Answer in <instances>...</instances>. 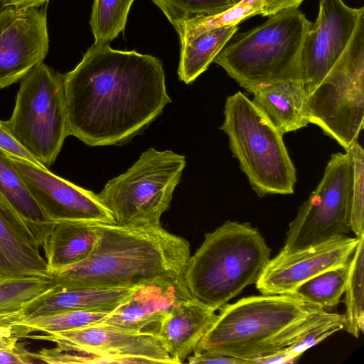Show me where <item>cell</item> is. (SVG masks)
<instances>
[{
  "instance_id": "30",
  "label": "cell",
  "mask_w": 364,
  "mask_h": 364,
  "mask_svg": "<svg viewBox=\"0 0 364 364\" xmlns=\"http://www.w3.org/2000/svg\"><path fill=\"white\" fill-rule=\"evenodd\" d=\"M175 28L197 16L211 15L227 10L230 0H152Z\"/></svg>"
},
{
  "instance_id": "27",
  "label": "cell",
  "mask_w": 364,
  "mask_h": 364,
  "mask_svg": "<svg viewBox=\"0 0 364 364\" xmlns=\"http://www.w3.org/2000/svg\"><path fill=\"white\" fill-rule=\"evenodd\" d=\"M134 0H94L90 24L95 44H109L124 31Z\"/></svg>"
},
{
  "instance_id": "5",
  "label": "cell",
  "mask_w": 364,
  "mask_h": 364,
  "mask_svg": "<svg viewBox=\"0 0 364 364\" xmlns=\"http://www.w3.org/2000/svg\"><path fill=\"white\" fill-rule=\"evenodd\" d=\"M311 23L298 9L282 11L235 33L213 62L251 93L264 84L302 80L301 50Z\"/></svg>"
},
{
  "instance_id": "35",
  "label": "cell",
  "mask_w": 364,
  "mask_h": 364,
  "mask_svg": "<svg viewBox=\"0 0 364 364\" xmlns=\"http://www.w3.org/2000/svg\"><path fill=\"white\" fill-rule=\"evenodd\" d=\"M187 359L190 364H250L246 360L208 350L193 352Z\"/></svg>"
},
{
  "instance_id": "9",
  "label": "cell",
  "mask_w": 364,
  "mask_h": 364,
  "mask_svg": "<svg viewBox=\"0 0 364 364\" xmlns=\"http://www.w3.org/2000/svg\"><path fill=\"white\" fill-rule=\"evenodd\" d=\"M7 124L17 140L47 168L69 136L64 74L43 62L20 80Z\"/></svg>"
},
{
  "instance_id": "2",
  "label": "cell",
  "mask_w": 364,
  "mask_h": 364,
  "mask_svg": "<svg viewBox=\"0 0 364 364\" xmlns=\"http://www.w3.org/2000/svg\"><path fill=\"white\" fill-rule=\"evenodd\" d=\"M97 240L86 260L53 277L58 288L134 287L167 272H183L189 242L161 225L127 226L95 223Z\"/></svg>"
},
{
  "instance_id": "28",
  "label": "cell",
  "mask_w": 364,
  "mask_h": 364,
  "mask_svg": "<svg viewBox=\"0 0 364 364\" xmlns=\"http://www.w3.org/2000/svg\"><path fill=\"white\" fill-rule=\"evenodd\" d=\"M55 286L53 277H11L0 280V314L21 310Z\"/></svg>"
},
{
  "instance_id": "10",
  "label": "cell",
  "mask_w": 364,
  "mask_h": 364,
  "mask_svg": "<svg viewBox=\"0 0 364 364\" xmlns=\"http://www.w3.org/2000/svg\"><path fill=\"white\" fill-rule=\"evenodd\" d=\"M353 178L350 151L332 154L320 183L290 223L281 252L318 245L351 232Z\"/></svg>"
},
{
  "instance_id": "29",
  "label": "cell",
  "mask_w": 364,
  "mask_h": 364,
  "mask_svg": "<svg viewBox=\"0 0 364 364\" xmlns=\"http://www.w3.org/2000/svg\"><path fill=\"white\" fill-rule=\"evenodd\" d=\"M112 312L110 311H75L21 319L19 322L24 326L28 337L29 335L36 332L49 334L96 324L107 318Z\"/></svg>"
},
{
  "instance_id": "3",
  "label": "cell",
  "mask_w": 364,
  "mask_h": 364,
  "mask_svg": "<svg viewBox=\"0 0 364 364\" xmlns=\"http://www.w3.org/2000/svg\"><path fill=\"white\" fill-rule=\"evenodd\" d=\"M219 310L193 352H216L250 364L288 347L332 314L288 293L244 297Z\"/></svg>"
},
{
  "instance_id": "39",
  "label": "cell",
  "mask_w": 364,
  "mask_h": 364,
  "mask_svg": "<svg viewBox=\"0 0 364 364\" xmlns=\"http://www.w3.org/2000/svg\"><path fill=\"white\" fill-rule=\"evenodd\" d=\"M49 0H0L3 8H38L47 4Z\"/></svg>"
},
{
  "instance_id": "7",
  "label": "cell",
  "mask_w": 364,
  "mask_h": 364,
  "mask_svg": "<svg viewBox=\"0 0 364 364\" xmlns=\"http://www.w3.org/2000/svg\"><path fill=\"white\" fill-rule=\"evenodd\" d=\"M186 164L183 155L149 148L97 195L118 225H161Z\"/></svg>"
},
{
  "instance_id": "26",
  "label": "cell",
  "mask_w": 364,
  "mask_h": 364,
  "mask_svg": "<svg viewBox=\"0 0 364 364\" xmlns=\"http://www.w3.org/2000/svg\"><path fill=\"white\" fill-rule=\"evenodd\" d=\"M263 4L264 0H242L224 11L184 21L175 29L182 43L211 29L239 24L250 17L261 15Z\"/></svg>"
},
{
  "instance_id": "11",
  "label": "cell",
  "mask_w": 364,
  "mask_h": 364,
  "mask_svg": "<svg viewBox=\"0 0 364 364\" xmlns=\"http://www.w3.org/2000/svg\"><path fill=\"white\" fill-rule=\"evenodd\" d=\"M28 338L51 341L61 349L90 351L100 358L101 363L177 364L157 335L100 323L43 336L30 335Z\"/></svg>"
},
{
  "instance_id": "14",
  "label": "cell",
  "mask_w": 364,
  "mask_h": 364,
  "mask_svg": "<svg viewBox=\"0 0 364 364\" xmlns=\"http://www.w3.org/2000/svg\"><path fill=\"white\" fill-rule=\"evenodd\" d=\"M9 157L36 201L53 222L115 223L97 194L55 175L48 168Z\"/></svg>"
},
{
  "instance_id": "40",
  "label": "cell",
  "mask_w": 364,
  "mask_h": 364,
  "mask_svg": "<svg viewBox=\"0 0 364 364\" xmlns=\"http://www.w3.org/2000/svg\"><path fill=\"white\" fill-rule=\"evenodd\" d=\"M233 4H236L237 3V0H230Z\"/></svg>"
},
{
  "instance_id": "25",
  "label": "cell",
  "mask_w": 364,
  "mask_h": 364,
  "mask_svg": "<svg viewBox=\"0 0 364 364\" xmlns=\"http://www.w3.org/2000/svg\"><path fill=\"white\" fill-rule=\"evenodd\" d=\"M350 259L345 289V328L358 338L364 331V233Z\"/></svg>"
},
{
  "instance_id": "8",
  "label": "cell",
  "mask_w": 364,
  "mask_h": 364,
  "mask_svg": "<svg viewBox=\"0 0 364 364\" xmlns=\"http://www.w3.org/2000/svg\"><path fill=\"white\" fill-rule=\"evenodd\" d=\"M309 123L348 151L363 129L364 16L335 65L314 90L306 96Z\"/></svg>"
},
{
  "instance_id": "21",
  "label": "cell",
  "mask_w": 364,
  "mask_h": 364,
  "mask_svg": "<svg viewBox=\"0 0 364 364\" xmlns=\"http://www.w3.org/2000/svg\"><path fill=\"white\" fill-rule=\"evenodd\" d=\"M97 240L95 223L55 222L42 245L50 274L89 258Z\"/></svg>"
},
{
  "instance_id": "18",
  "label": "cell",
  "mask_w": 364,
  "mask_h": 364,
  "mask_svg": "<svg viewBox=\"0 0 364 364\" xmlns=\"http://www.w3.org/2000/svg\"><path fill=\"white\" fill-rule=\"evenodd\" d=\"M137 286L117 288L55 286L21 309L22 319L75 311H113L132 295Z\"/></svg>"
},
{
  "instance_id": "23",
  "label": "cell",
  "mask_w": 364,
  "mask_h": 364,
  "mask_svg": "<svg viewBox=\"0 0 364 364\" xmlns=\"http://www.w3.org/2000/svg\"><path fill=\"white\" fill-rule=\"evenodd\" d=\"M239 24L211 29L181 43L178 75L186 84L205 72L237 33Z\"/></svg>"
},
{
  "instance_id": "22",
  "label": "cell",
  "mask_w": 364,
  "mask_h": 364,
  "mask_svg": "<svg viewBox=\"0 0 364 364\" xmlns=\"http://www.w3.org/2000/svg\"><path fill=\"white\" fill-rule=\"evenodd\" d=\"M0 194L26 222L41 246L54 224L28 189L9 156L0 150Z\"/></svg>"
},
{
  "instance_id": "4",
  "label": "cell",
  "mask_w": 364,
  "mask_h": 364,
  "mask_svg": "<svg viewBox=\"0 0 364 364\" xmlns=\"http://www.w3.org/2000/svg\"><path fill=\"white\" fill-rule=\"evenodd\" d=\"M270 255L257 228L228 220L205 235L183 274L192 296L217 311L256 283Z\"/></svg>"
},
{
  "instance_id": "19",
  "label": "cell",
  "mask_w": 364,
  "mask_h": 364,
  "mask_svg": "<svg viewBox=\"0 0 364 364\" xmlns=\"http://www.w3.org/2000/svg\"><path fill=\"white\" fill-rule=\"evenodd\" d=\"M215 310L194 297L176 306L162 321L157 336L177 364L191 355L217 318Z\"/></svg>"
},
{
  "instance_id": "15",
  "label": "cell",
  "mask_w": 364,
  "mask_h": 364,
  "mask_svg": "<svg viewBox=\"0 0 364 364\" xmlns=\"http://www.w3.org/2000/svg\"><path fill=\"white\" fill-rule=\"evenodd\" d=\"M358 240L346 235L305 249L279 252L262 270L256 287L265 295L289 293L314 276L349 262Z\"/></svg>"
},
{
  "instance_id": "32",
  "label": "cell",
  "mask_w": 364,
  "mask_h": 364,
  "mask_svg": "<svg viewBox=\"0 0 364 364\" xmlns=\"http://www.w3.org/2000/svg\"><path fill=\"white\" fill-rule=\"evenodd\" d=\"M344 327V315L332 313L329 318L307 331L286 348L293 356L300 357L306 350L321 342Z\"/></svg>"
},
{
  "instance_id": "34",
  "label": "cell",
  "mask_w": 364,
  "mask_h": 364,
  "mask_svg": "<svg viewBox=\"0 0 364 364\" xmlns=\"http://www.w3.org/2000/svg\"><path fill=\"white\" fill-rule=\"evenodd\" d=\"M0 150L7 155L16 157L37 166L48 168L38 161L16 138L6 121L0 119Z\"/></svg>"
},
{
  "instance_id": "24",
  "label": "cell",
  "mask_w": 364,
  "mask_h": 364,
  "mask_svg": "<svg viewBox=\"0 0 364 364\" xmlns=\"http://www.w3.org/2000/svg\"><path fill=\"white\" fill-rule=\"evenodd\" d=\"M350 262V261H349ZM349 262L326 269L288 294L326 311L334 309L345 291Z\"/></svg>"
},
{
  "instance_id": "16",
  "label": "cell",
  "mask_w": 364,
  "mask_h": 364,
  "mask_svg": "<svg viewBox=\"0 0 364 364\" xmlns=\"http://www.w3.org/2000/svg\"><path fill=\"white\" fill-rule=\"evenodd\" d=\"M193 297L183 272H167L139 284L132 295L100 323L157 335L159 326L181 302Z\"/></svg>"
},
{
  "instance_id": "20",
  "label": "cell",
  "mask_w": 364,
  "mask_h": 364,
  "mask_svg": "<svg viewBox=\"0 0 364 364\" xmlns=\"http://www.w3.org/2000/svg\"><path fill=\"white\" fill-rule=\"evenodd\" d=\"M252 103L283 135L308 125L302 80L264 84L253 92Z\"/></svg>"
},
{
  "instance_id": "36",
  "label": "cell",
  "mask_w": 364,
  "mask_h": 364,
  "mask_svg": "<svg viewBox=\"0 0 364 364\" xmlns=\"http://www.w3.org/2000/svg\"><path fill=\"white\" fill-rule=\"evenodd\" d=\"M38 363L34 353L28 351L21 343L9 348H0V364H29Z\"/></svg>"
},
{
  "instance_id": "41",
  "label": "cell",
  "mask_w": 364,
  "mask_h": 364,
  "mask_svg": "<svg viewBox=\"0 0 364 364\" xmlns=\"http://www.w3.org/2000/svg\"><path fill=\"white\" fill-rule=\"evenodd\" d=\"M3 9H4V8L2 7L1 4V1H0V11H1Z\"/></svg>"
},
{
  "instance_id": "12",
  "label": "cell",
  "mask_w": 364,
  "mask_h": 364,
  "mask_svg": "<svg viewBox=\"0 0 364 364\" xmlns=\"http://www.w3.org/2000/svg\"><path fill=\"white\" fill-rule=\"evenodd\" d=\"M364 7L343 0H320L317 18L306 33L301 50V79L306 96L327 75L346 48Z\"/></svg>"
},
{
  "instance_id": "33",
  "label": "cell",
  "mask_w": 364,
  "mask_h": 364,
  "mask_svg": "<svg viewBox=\"0 0 364 364\" xmlns=\"http://www.w3.org/2000/svg\"><path fill=\"white\" fill-rule=\"evenodd\" d=\"M21 319V310L0 314V348H12L20 338H27L26 330L19 322Z\"/></svg>"
},
{
  "instance_id": "13",
  "label": "cell",
  "mask_w": 364,
  "mask_h": 364,
  "mask_svg": "<svg viewBox=\"0 0 364 364\" xmlns=\"http://www.w3.org/2000/svg\"><path fill=\"white\" fill-rule=\"evenodd\" d=\"M46 5L0 11V89L20 81L48 54Z\"/></svg>"
},
{
  "instance_id": "42",
  "label": "cell",
  "mask_w": 364,
  "mask_h": 364,
  "mask_svg": "<svg viewBox=\"0 0 364 364\" xmlns=\"http://www.w3.org/2000/svg\"><path fill=\"white\" fill-rule=\"evenodd\" d=\"M242 1V0H237V3H238L239 1Z\"/></svg>"
},
{
  "instance_id": "37",
  "label": "cell",
  "mask_w": 364,
  "mask_h": 364,
  "mask_svg": "<svg viewBox=\"0 0 364 364\" xmlns=\"http://www.w3.org/2000/svg\"><path fill=\"white\" fill-rule=\"evenodd\" d=\"M304 0H264L261 15L271 16L282 11L298 9Z\"/></svg>"
},
{
  "instance_id": "6",
  "label": "cell",
  "mask_w": 364,
  "mask_h": 364,
  "mask_svg": "<svg viewBox=\"0 0 364 364\" xmlns=\"http://www.w3.org/2000/svg\"><path fill=\"white\" fill-rule=\"evenodd\" d=\"M224 114L220 129L254 191L259 197L292 194L296 168L283 134L240 91L227 97Z\"/></svg>"
},
{
  "instance_id": "31",
  "label": "cell",
  "mask_w": 364,
  "mask_h": 364,
  "mask_svg": "<svg viewBox=\"0 0 364 364\" xmlns=\"http://www.w3.org/2000/svg\"><path fill=\"white\" fill-rule=\"evenodd\" d=\"M348 150L353 171L350 223L351 232L359 237L364 233V151L358 140Z\"/></svg>"
},
{
  "instance_id": "38",
  "label": "cell",
  "mask_w": 364,
  "mask_h": 364,
  "mask_svg": "<svg viewBox=\"0 0 364 364\" xmlns=\"http://www.w3.org/2000/svg\"><path fill=\"white\" fill-rule=\"evenodd\" d=\"M299 357L293 356L286 348L267 356L257 359L256 364L294 363Z\"/></svg>"
},
{
  "instance_id": "17",
  "label": "cell",
  "mask_w": 364,
  "mask_h": 364,
  "mask_svg": "<svg viewBox=\"0 0 364 364\" xmlns=\"http://www.w3.org/2000/svg\"><path fill=\"white\" fill-rule=\"evenodd\" d=\"M40 247L26 222L0 194V280L52 277Z\"/></svg>"
},
{
  "instance_id": "1",
  "label": "cell",
  "mask_w": 364,
  "mask_h": 364,
  "mask_svg": "<svg viewBox=\"0 0 364 364\" xmlns=\"http://www.w3.org/2000/svg\"><path fill=\"white\" fill-rule=\"evenodd\" d=\"M69 135L90 146L123 144L171 102L162 62L94 43L64 74Z\"/></svg>"
}]
</instances>
